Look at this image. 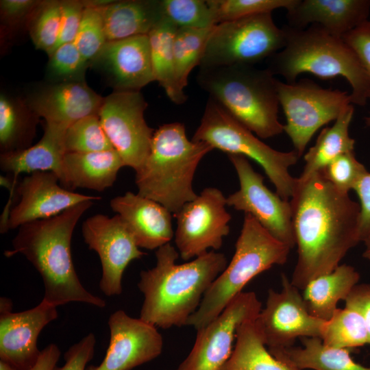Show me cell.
<instances>
[{
  "instance_id": "cell-17",
  "label": "cell",
  "mask_w": 370,
  "mask_h": 370,
  "mask_svg": "<svg viewBox=\"0 0 370 370\" xmlns=\"http://www.w3.org/2000/svg\"><path fill=\"white\" fill-rule=\"evenodd\" d=\"M57 307L42 299L36 306L12 312V301L0 299V358L19 370H30L41 351L37 346L42 329L58 318Z\"/></svg>"
},
{
  "instance_id": "cell-19",
  "label": "cell",
  "mask_w": 370,
  "mask_h": 370,
  "mask_svg": "<svg viewBox=\"0 0 370 370\" xmlns=\"http://www.w3.org/2000/svg\"><path fill=\"white\" fill-rule=\"evenodd\" d=\"M58 182V176L50 171H37L23 177L17 188L20 201L10 209L1 232L54 217L83 201L101 199L66 189Z\"/></svg>"
},
{
  "instance_id": "cell-46",
  "label": "cell",
  "mask_w": 370,
  "mask_h": 370,
  "mask_svg": "<svg viewBox=\"0 0 370 370\" xmlns=\"http://www.w3.org/2000/svg\"><path fill=\"white\" fill-rule=\"evenodd\" d=\"M345 302L346 306L355 308L362 315L370 345V284H357Z\"/></svg>"
},
{
  "instance_id": "cell-36",
  "label": "cell",
  "mask_w": 370,
  "mask_h": 370,
  "mask_svg": "<svg viewBox=\"0 0 370 370\" xmlns=\"http://www.w3.org/2000/svg\"><path fill=\"white\" fill-rule=\"evenodd\" d=\"M66 153L99 152L114 149L98 114L90 115L69 125L65 133Z\"/></svg>"
},
{
  "instance_id": "cell-47",
  "label": "cell",
  "mask_w": 370,
  "mask_h": 370,
  "mask_svg": "<svg viewBox=\"0 0 370 370\" xmlns=\"http://www.w3.org/2000/svg\"><path fill=\"white\" fill-rule=\"evenodd\" d=\"M358 195L360 206V236L363 241L370 234V173L359 182L354 190Z\"/></svg>"
},
{
  "instance_id": "cell-42",
  "label": "cell",
  "mask_w": 370,
  "mask_h": 370,
  "mask_svg": "<svg viewBox=\"0 0 370 370\" xmlns=\"http://www.w3.org/2000/svg\"><path fill=\"white\" fill-rule=\"evenodd\" d=\"M61 5L62 16L60 34L56 49L61 45L73 42L85 9L83 1H61Z\"/></svg>"
},
{
  "instance_id": "cell-39",
  "label": "cell",
  "mask_w": 370,
  "mask_h": 370,
  "mask_svg": "<svg viewBox=\"0 0 370 370\" xmlns=\"http://www.w3.org/2000/svg\"><path fill=\"white\" fill-rule=\"evenodd\" d=\"M296 0H207L216 23L252 15L272 13L275 10H288Z\"/></svg>"
},
{
  "instance_id": "cell-32",
  "label": "cell",
  "mask_w": 370,
  "mask_h": 370,
  "mask_svg": "<svg viewBox=\"0 0 370 370\" xmlns=\"http://www.w3.org/2000/svg\"><path fill=\"white\" fill-rule=\"evenodd\" d=\"M254 320L240 326L232 353L221 370H294L269 352Z\"/></svg>"
},
{
  "instance_id": "cell-38",
  "label": "cell",
  "mask_w": 370,
  "mask_h": 370,
  "mask_svg": "<svg viewBox=\"0 0 370 370\" xmlns=\"http://www.w3.org/2000/svg\"><path fill=\"white\" fill-rule=\"evenodd\" d=\"M165 18L177 28L208 29L217 25L207 0H160Z\"/></svg>"
},
{
  "instance_id": "cell-10",
  "label": "cell",
  "mask_w": 370,
  "mask_h": 370,
  "mask_svg": "<svg viewBox=\"0 0 370 370\" xmlns=\"http://www.w3.org/2000/svg\"><path fill=\"white\" fill-rule=\"evenodd\" d=\"M278 92L286 119L284 132L299 158L316 132L352 104L348 92L322 88L308 78L292 84L278 80Z\"/></svg>"
},
{
  "instance_id": "cell-27",
  "label": "cell",
  "mask_w": 370,
  "mask_h": 370,
  "mask_svg": "<svg viewBox=\"0 0 370 370\" xmlns=\"http://www.w3.org/2000/svg\"><path fill=\"white\" fill-rule=\"evenodd\" d=\"M301 347L268 350L294 370H370L354 361L349 349L326 346L315 337L301 338Z\"/></svg>"
},
{
  "instance_id": "cell-33",
  "label": "cell",
  "mask_w": 370,
  "mask_h": 370,
  "mask_svg": "<svg viewBox=\"0 0 370 370\" xmlns=\"http://www.w3.org/2000/svg\"><path fill=\"white\" fill-rule=\"evenodd\" d=\"M322 343L328 347L352 349L369 344L364 319L354 308H337L332 316L324 321L321 330Z\"/></svg>"
},
{
  "instance_id": "cell-5",
  "label": "cell",
  "mask_w": 370,
  "mask_h": 370,
  "mask_svg": "<svg viewBox=\"0 0 370 370\" xmlns=\"http://www.w3.org/2000/svg\"><path fill=\"white\" fill-rule=\"evenodd\" d=\"M213 149L205 142L189 140L182 123L160 125L154 131L147 158L135 171L138 193L175 214L197 197L193 188L195 171Z\"/></svg>"
},
{
  "instance_id": "cell-31",
  "label": "cell",
  "mask_w": 370,
  "mask_h": 370,
  "mask_svg": "<svg viewBox=\"0 0 370 370\" xmlns=\"http://www.w3.org/2000/svg\"><path fill=\"white\" fill-rule=\"evenodd\" d=\"M38 117L25 101L4 93L0 96L1 153L29 147L35 136Z\"/></svg>"
},
{
  "instance_id": "cell-40",
  "label": "cell",
  "mask_w": 370,
  "mask_h": 370,
  "mask_svg": "<svg viewBox=\"0 0 370 370\" xmlns=\"http://www.w3.org/2000/svg\"><path fill=\"white\" fill-rule=\"evenodd\" d=\"M103 18L98 8L86 7L73 41L82 56L90 65L107 42Z\"/></svg>"
},
{
  "instance_id": "cell-14",
  "label": "cell",
  "mask_w": 370,
  "mask_h": 370,
  "mask_svg": "<svg viewBox=\"0 0 370 370\" xmlns=\"http://www.w3.org/2000/svg\"><path fill=\"white\" fill-rule=\"evenodd\" d=\"M262 304L254 292H242L211 322L197 330L193 347L176 370H221L230 357L240 326L254 320Z\"/></svg>"
},
{
  "instance_id": "cell-15",
  "label": "cell",
  "mask_w": 370,
  "mask_h": 370,
  "mask_svg": "<svg viewBox=\"0 0 370 370\" xmlns=\"http://www.w3.org/2000/svg\"><path fill=\"white\" fill-rule=\"evenodd\" d=\"M238 175L239 188L227 197V205L253 217L267 232L291 249L295 246L290 201L283 199L264 184L242 156L227 155Z\"/></svg>"
},
{
  "instance_id": "cell-16",
  "label": "cell",
  "mask_w": 370,
  "mask_h": 370,
  "mask_svg": "<svg viewBox=\"0 0 370 370\" xmlns=\"http://www.w3.org/2000/svg\"><path fill=\"white\" fill-rule=\"evenodd\" d=\"M82 231L84 242L90 249L97 253L100 259L101 291L108 297L120 295L126 267L145 253L140 250L118 214L108 217L98 214L90 217L83 223Z\"/></svg>"
},
{
  "instance_id": "cell-4",
  "label": "cell",
  "mask_w": 370,
  "mask_h": 370,
  "mask_svg": "<svg viewBox=\"0 0 370 370\" xmlns=\"http://www.w3.org/2000/svg\"><path fill=\"white\" fill-rule=\"evenodd\" d=\"M284 47L269 59L267 69L286 83L296 82L302 73L323 80L344 77L352 87V103L365 106L369 99L370 82L353 49L343 38L334 36L321 26L310 25L298 29L286 25Z\"/></svg>"
},
{
  "instance_id": "cell-12",
  "label": "cell",
  "mask_w": 370,
  "mask_h": 370,
  "mask_svg": "<svg viewBox=\"0 0 370 370\" xmlns=\"http://www.w3.org/2000/svg\"><path fill=\"white\" fill-rule=\"evenodd\" d=\"M147 103L140 91H113L106 97L98 116L125 166L136 171L147 158L154 130L146 123Z\"/></svg>"
},
{
  "instance_id": "cell-11",
  "label": "cell",
  "mask_w": 370,
  "mask_h": 370,
  "mask_svg": "<svg viewBox=\"0 0 370 370\" xmlns=\"http://www.w3.org/2000/svg\"><path fill=\"white\" fill-rule=\"evenodd\" d=\"M226 206L223 193L208 187L173 214L177 225L175 244L182 260L187 261L221 247L230 233L232 219Z\"/></svg>"
},
{
  "instance_id": "cell-34",
  "label": "cell",
  "mask_w": 370,
  "mask_h": 370,
  "mask_svg": "<svg viewBox=\"0 0 370 370\" xmlns=\"http://www.w3.org/2000/svg\"><path fill=\"white\" fill-rule=\"evenodd\" d=\"M214 27L177 28L173 41V56L176 81L181 90H184L188 75L194 67L199 65L206 43Z\"/></svg>"
},
{
  "instance_id": "cell-37",
  "label": "cell",
  "mask_w": 370,
  "mask_h": 370,
  "mask_svg": "<svg viewBox=\"0 0 370 370\" xmlns=\"http://www.w3.org/2000/svg\"><path fill=\"white\" fill-rule=\"evenodd\" d=\"M46 75L49 83L85 82L90 66L73 42L58 47L49 56Z\"/></svg>"
},
{
  "instance_id": "cell-22",
  "label": "cell",
  "mask_w": 370,
  "mask_h": 370,
  "mask_svg": "<svg viewBox=\"0 0 370 370\" xmlns=\"http://www.w3.org/2000/svg\"><path fill=\"white\" fill-rule=\"evenodd\" d=\"M139 248L158 249L174 236L172 213L162 204L138 193L126 192L110 201Z\"/></svg>"
},
{
  "instance_id": "cell-8",
  "label": "cell",
  "mask_w": 370,
  "mask_h": 370,
  "mask_svg": "<svg viewBox=\"0 0 370 370\" xmlns=\"http://www.w3.org/2000/svg\"><path fill=\"white\" fill-rule=\"evenodd\" d=\"M192 140L205 142L227 155L242 156L254 160L263 169L279 196L286 201L293 197L297 178L293 177L288 169L299 158L297 152L271 148L212 98L206 103Z\"/></svg>"
},
{
  "instance_id": "cell-25",
  "label": "cell",
  "mask_w": 370,
  "mask_h": 370,
  "mask_svg": "<svg viewBox=\"0 0 370 370\" xmlns=\"http://www.w3.org/2000/svg\"><path fill=\"white\" fill-rule=\"evenodd\" d=\"M125 166L114 149L99 152L66 153L60 181L66 189L84 188L99 192L112 186Z\"/></svg>"
},
{
  "instance_id": "cell-3",
  "label": "cell",
  "mask_w": 370,
  "mask_h": 370,
  "mask_svg": "<svg viewBox=\"0 0 370 370\" xmlns=\"http://www.w3.org/2000/svg\"><path fill=\"white\" fill-rule=\"evenodd\" d=\"M92 204L93 200L85 201L54 217L21 225L12 240V249L4 252L8 258L21 254L33 264L44 283L42 299L56 307L70 302L106 306L104 299L83 286L71 256L75 227Z\"/></svg>"
},
{
  "instance_id": "cell-2",
  "label": "cell",
  "mask_w": 370,
  "mask_h": 370,
  "mask_svg": "<svg viewBox=\"0 0 370 370\" xmlns=\"http://www.w3.org/2000/svg\"><path fill=\"white\" fill-rule=\"evenodd\" d=\"M180 254L170 243L156 251V265L140 273L144 300L139 318L162 329L186 325L214 280L225 269V256L210 250L176 264Z\"/></svg>"
},
{
  "instance_id": "cell-26",
  "label": "cell",
  "mask_w": 370,
  "mask_h": 370,
  "mask_svg": "<svg viewBox=\"0 0 370 370\" xmlns=\"http://www.w3.org/2000/svg\"><path fill=\"white\" fill-rule=\"evenodd\" d=\"M98 9L108 42L148 35L164 18L160 0L113 1Z\"/></svg>"
},
{
  "instance_id": "cell-24",
  "label": "cell",
  "mask_w": 370,
  "mask_h": 370,
  "mask_svg": "<svg viewBox=\"0 0 370 370\" xmlns=\"http://www.w3.org/2000/svg\"><path fill=\"white\" fill-rule=\"evenodd\" d=\"M67 127L45 123L44 134L34 145L0 156L1 169L17 178L23 173H55L60 181L66 153L64 136Z\"/></svg>"
},
{
  "instance_id": "cell-20",
  "label": "cell",
  "mask_w": 370,
  "mask_h": 370,
  "mask_svg": "<svg viewBox=\"0 0 370 370\" xmlns=\"http://www.w3.org/2000/svg\"><path fill=\"white\" fill-rule=\"evenodd\" d=\"M91 65L114 91H140L155 81L148 35L107 42Z\"/></svg>"
},
{
  "instance_id": "cell-7",
  "label": "cell",
  "mask_w": 370,
  "mask_h": 370,
  "mask_svg": "<svg viewBox=\"0 0 370 370\" xmlns=\"http://www.w3.org/2000/svg\"><path fill=\"white\" fill-rule=\"evenodd\" d=\"M291 248L273 237L250 214H245L233 257L205 293L186 325L198 330L217 317L258 274L284 264Z\"/></svg>"
},
{
  "instance_id": "cell-41",
  "label": "cell",
  "mask_w": 370,
  "mask_h": 370,
  "mask_svg": "<svg viewBox=\"0 0 370 370\" xmlns=\"http://www.w3.org/2000/svg\"><path fill=\"white\" fill-rule=\"evenodd\" d=\"M320 171L338 190L345 193L354 190L368 172L354 151L341 154Z\"/></svg>"
},
{
  "instance_id": "cell-43",
  "label": "cell",
  "mask_w": 370,
  "mask_h": 370,
  "mask_svg": "<svg viewBox=\"0 0 370 370\" xmlns=\"http://www.w3.org/2000/svg\"><path fill=\"white\" fill-rule=\"evenodd\" d=\"M95 344L94 334H88L65 352L64 365L56 366L53 370H86L87 363L93 358Z\"/></svg>"
},
{
  "instance_id": "cell-48",
  "label": "cell",
  "mask_w": 370,
  "mask_h": 370,
  "mask_svg": "<svg viewBox=\"0 0 370 370\" xmlns=\"http://www.w3.org/2000/svg\"><path fill=\"white\" fill-rule=\"evenodd\" d=\"M60 356L59 347L51 343L41 351L36 363L30 370H53Z\"/></svg>"
},
{
  "instance_id": "cell-50",
  "label": "cell",
  "mask_w": 370,
  "mask_h": 370,
  "mask_svg": "<svg viewBox=\"0 0 370 370\" xmlns=\"http://www.w3.org/2000/svg\"><path fill=\"white\" fill-rule=\"evenodd\" d=\"M0 370H19L18 368L11 365L10 363L0 360Z\"/></svg>"
},
{
  "instance_id": "cell-18",
  "label": "cell",
  "mask_w": 370,
  "mask_h": 370,
  "mask_svg": "<svg viewBox=\"0 0 370 370\" xmlns=\"http://www.w3.org/2000/svg\"><path fill=\"white\" fill-rule=\"evenodd\" d=\"M108 324L110 337L105 357L86 370H131L162 353L163 338L156 326L122 310L112 313Z\"/></svg>"
},
{
  "instance_id": "cell-51",
  "label": "cell",
  "mask_w": 370,
  "mask_h": 370,
  "mask_svg": "<svg viewBox=\"0 0 370 370\" xmlns=\"http://www.w3.org/2000/svg\"><path fill=\"white\" fill-rule=\"evenodd\" d=\"M365 123L367 126L370 127V114L369 116L365 118Z\"/></svg>"
},
{
  "instance_id": "cell-44",
  "label": "cell",
  "mask_w": 370,
  "mask_h": 370,
  "mask_svg": "<svg viewBox=\"0 0 370 370\" xmlns=\"http://www.w3.org/2000/svg\"><path fill=\"white\" fill-rule=\"evenodd\" d=\"M342 38L357 56L370 82V21L365 22Z\"/></svg>"
},
{
  "instance_id": "cell-29",
  "label": "cell",
  "mask_w": 370,
  "mask_h": 370,
  "mask_svg": "<svg viewBox=\"0 0 370 370\" xmlns=\"http://www.w3.org/2000/svg\"><path fill=\"white\" fill-rule=\"evenodd\" d=\"M354 112V106L349 105L332 126L321 130L315 144L304 155L305 165L299 179L321 171L341 154L354 151L355 140L349 134Z\"/></svg>"
},
{
  "instance_id": "cell-13",
  "label": "cell",
  "mask_w": 370,
  "mask_h": 370,
  "mask_svg": "<svg viewBox=\"0 0 370 370\" xmlns=\"http://www.w3.org/2000/svg\"><path fill=\"white\" fill-rule=\"evenodd\" d=\"M281 280V291H268L265 306L254 320L268 349L292 347L298 338H320L324 321L310 314L300 290L284 273Z\"/></svg>"
},
{
  "instance_id": "cell-1",
  "label": "cell",
  "mask_w": 370,
  "mask_h": 370,
  "mask_svg": "<svg viewBox=\"0 0 370 370\" xmlns=\"http://www.w3.org/2000/svg\"><path fill=\"white\" fill-rule=\"evenodd\" d=\"M297 260L291 280L303 291L318 276L329 273L360 243V206L316 172L297 177L290 200Z\"/></svg>"
},
{
  "instance_id": "cell-28",
  "label": "cell",
  "mask_w": 370,
  "mask_h": 370,
  "mask_svg": "<svg viewBox=\"0 0 370 370\" xmlns=\"http://www.w3.org/2000/svg\"><path fill=\"white\" fill-rule=\"evenodd\" d=\"M359 280V273L346 264L313 279L303 290V298L310 314L328 320L338 308V303L345 301Z\"/></svg>"
},
{
  "instance_id": "cell-49",
  "label": "cell",
  "mask_w": 370,
  "mask_h": 370,
  "mask_svg": "<svg viewBox=\"0 0 370 370\" xmlns=\"http://www.w3.org/2000/svg\"><path fill=\"white\" fill-rule=\"evenodd\" d=\"M365 249L363 252V257L366 259L370 260V234L367 236V238L363 241Z\"/></svg>"
},
{
  "instance_id": "cell-21",
  "label": "cell",
  "mask_w": 370,
  "mask_h": 370,
  "mask_svg": "<svg viewBox=\"0 0 370 370\" xmlns=\"http://www.w3.org/2000/svg\"><path fill=\"white\" fill-rule=\"evenodd\" d=\"M103 97L86 83H49L26 100L29 109L45 123L69 127L86 116L98 114Z\"/></svg>"
},
{
  "instance_id": "cell-35",
  "label": "cell",
  "mask_w": 370,
  "mask_h": 370,
  "mask_svg": "<svg viewBox=\"0 0 370 370\" xmlns=\"http://www.w3.org/2000/svg\"><path fill=\"white\" fill-rule=\"evenodd\" d=\"M61 16V1H41L27 25L35 47L48 56L55 50L58 41Z\"/></svg>"
},
{
  "instance_id": "cell-30",
  "label": "cell",
  "mask_w": 370,
  "mask_h": 370,
  "mask_svg": "<svg viewBox=\"0 0 370 370\" xmlns=\"http://www.w3.org/2000/svg\"><path fill=\"white\" fill-rule=\"evenodd\" d=\"M177 27L164 18L148 34L151 60L155 81L163 88L168 98L175 104L187 99L184 90L176 81L173 41Z\"/></svg>"
},
{
  "instance_id": "cell-45",
  "label": "cell",
  "mask_w": 370,
  "mask_h": 370,
  "mask_svg": "<svg viewBox=\"0 0 370 370\" xmlns=\"http://www.w3.org/2000/svg\"><path fill=\"white\" fill-rule=\"evenodd\" d=\"M41 1L1 0V20L8 25L14 26L28 23Z\"/></svg>"
},
{
  "instance_id": "cell-6",
  "label": "cell",
  "mask_w": 370,
  "mask_h": 370,
  "mask_svg": "<svg viewBox=\"0 0 370 370\" xmlns=\"http://www.w3.org/2000/svg\"><path fill=\"white\" fill-rule=\"evenodd\" d=\"M199 86L235 119L260 138L282 134L278 79L267 68L231 65L201 68Z\"/></svg>"
},
{
  "instance_id": "cell-23",
  "label": "cell",
  "mask_w": 370,
  "mask_h": 370,
  "mask_svg": "<svg viewBox=\"0 0 370 370\" xmlns=\"http://www.w3.org/2000/svg\"><path fill=\"white\" fill-rule=\"evenodd\" d=\"M286 11L292 28L304 29L316 24L342 38L368 21L370 0H296Z\"/></svg>"
},
{
  "instance_id": "cell-9",
  "label": "cell",
  "mask_w": 370,
  "mask_h": 370,
  "mask_svg": "<svg viewBox=\"0 0 370 370\" xmlns=\"http://www.w3.org/2000/svg\"><path fill=\"white\" fill-rule=\"evenodd\" d=\"M285 44L284 30L276 25L272 13L222 22L213 27L199 67L254 65L282 49Z\"/></svg>"
}]
</instances>
